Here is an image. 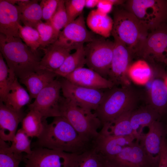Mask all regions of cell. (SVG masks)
<instances>
[{
  "mask_svg": "<svg viewBox=\"0 0 167 167\" xmlns=\"http://www.w3.org/2000/svg\"><path fill=\"white\" fill-rule=\"evenodd\" d=\"M43 129L32 148L43 147L71 154H79L94 148L95 143L81 136L64 117L54 118L48 123L43 118Z\"/></svg>",
  "mask_w": 167,
  "mask_h": 167,
  "instance_id": "cell-1",
  "label": "cell"
},
{
  "mask_svg": "<svg viewBox=\"0 0 167 167\" xmlns=\"http://www.w3.org/2000/svg\"><path fill=\"white\" fill-rule=\"evenodd\" d=\"M0 50L9 69L21 79L39 70L41 60L20 37L10 38L0 33Z\"/></svg>",
  "mask_w": 167,
  "mask_h": 167,
  "instance_id": "cell-2",
  "label": "cell"
},
{
  "mask_svg": "<svg viewBox=\"0 0 167 167\" xmlns=\"http://www.w3.org/2000/svg\"><path fill=\"white\" fill-rule=\"evenodd\" d=\"M138 99L130 85L114 86L104 92L101 102L94 112L103 125L112 122L123 113L135 109Z\"/></svg>",
  "mask_w": 167,
  "mask_h": 167,
  "instance_id": "cell-3",
  "label": "cell"
},
{
  "mask_svg": "<svg viewBox=\"0 0 167 167\" xmlns=\"http://www.w3.org/2000/svg\"><path fill=\"white\" fill-rule=\"evenodd\" d=\"M59 110L61 116L66 119L81 136L95 143L100 135L98 130L102 125L93 112L63 96L60 100Z\"/></svg>",
  "mask_w": 167,
  "mask_h": 167,
  "instance_id": "cell-4",
  "label": "cell"
},
{
  "mask_svg": "<svg viewBox=\"0 0 167 167\" xmlns=\"http://www.w3.org/2000/svg\"><path fill=\"white\" fill-rule=\"evenodd\" d=\"M111 34L114 39L124 44L133 54L148 34L137 18L126 9H117L113 13Z\"/></svg>",
  "mask_w": 167,
  "mask_h": 167,
  "instance_id": "cell-5",
  "label": "cell"
},
{
  "mask_svg": "<svg viewBox=\"0 0 167 167\" xmlns=\"http://www.w3.org/2000/svg\"><path fill=\"white\" fill-rule=\"evenodd\" d=\"M125 6L148 32L159 28L167 18L166 0H129Z\"/></svg>",
  "mask_w": 167,
  "mask_h": 167,
  "instance_id": "cell-6",
  "label": "cell"
},
{
  "mask_svg": "<svg viewBox=\"0 0 167 167\" xmlns=\"http://www.w3.org/2000/svg\"><path fill=\"white\" fill-rule=\"evenodd\" d=\"M114 42L97 36L84 46L86 64L89 68L108 79L112 59Z\"/></svg>",
  "mask_w": 167,
  "mask_h": 167,
  "instance_id": "cell-7",
  "label": "cell"
},
{
  "mask_svg": "<svg viewBox=\"0 0 167 167\" xmlns=\"http://www.w3.org/2000/svg\"><path fill=\"white\" fill-rule=\"evenodd\" d=\"M62 78L59 81L64 97L86 109L94 112L96 109L104 95L102 90L79 86Z\"/></svg>",
  "mask_w": 167,
  "mask_h": 167,
  "instance_id": "cell-8",
  "label": "cell"
},
{
  "mask_svg": "<svg viewBox=\"0 0 167 167\" xmlns=\"http://www.w3.org/2000/svg\"><path fill=\"white\" fill-rule=\"evenodd\" d=\"M61 90L59 80L55 79L38 93L34 102L28 105V109L38 112L43 118L61 116Z\"/></svg>",
  "mask_w": 167,
  "mask_h": 167,
  "instance_id": "cell-9",
  "label": "cell"
},
{
  "mask_svg": "<svg viewBox=\"0 0 167 167\" xmlns=\"http://www.w3.org/2000/svg\"><path fill=\"white\" fill-rule=\"evenodd\" d=\"M135 53L145 59L151 58L167 65V26L164 24L148 33Z\"/></svg>",
  "mask_w": 167,
  "mask_h": 167,
  "instance_id": "cell-10",
  "label": "cell"
},
{
  "mask_svg": "<svg viewBox=\"0 0 167 167\" xmlns=\"http://www.w3.org/2000/svg\"><path fill=\"white\" fill-rule=\"evenodd\" d=\"M97 36L88 30L82 13L64 28L55 42L71 51L84 46V43L90 42Z\"/></svg>",
  "mask_w": 167,
  "mask_h": 167,
  "instance_id": "cell-11",
  "label": "cell"
},
{
  "mask_svg": "<svg viewBox=\"0 0 167 167\" xmlns=\"http://www.w3.org/2000/svg\"><path fill=\"white\" fill-rule=\"evenodd\" d=\"M113 55L108 79L115 86L130 85L128 71L130 66L131 50L119 41L114 39Z\"/></svg>",
  "mask_w": 167,
  "mask_h": 167,
  "instance_id": "cell-12",
  "label": "cell"
},
{
  "mask_svg": "<svg viewBox=\"0 0 167 167\" xmlns=\"http://www.w3.org/2000/svg\"><path fill=\"white\" fill-rule=\"evenodd\" d=\"M71 153L43 147H35L23 156L24 167H69Z\"/></svg>",
  "mask_w": 167,
  "mask_h": 167,
  "instance_id": "cell-13",
  "label": "cell"
},
{
  "mask_svg": "<svg viewBox=\"0 0 167 167\" xmlns=\"http://www.w3.org/2000/svg\"><path fill=\"white\" fill-rule=\"evenodd\" d=\"M148 127L146 134H143L139 141L153 167L158 166L160 159L162 139L165 131L158 121H155Z\"/></svg>",
  "mask_w": 167,
  "mask_h": 167,
  "instance_id": "cell-14",
  "label": "cell"
},
{
  "mask_svg": "<svg viewBox=\"0 0 167 167\" xmlns=\"http://www.w3.org/2000/svg\"><path fill=\"white\" fill-rule=\"evenodd\" d=\"M106 160L112 164L122 166L153 167L139 141L136 140L124 147L114 157Z\"/></svg>",
  "mask_w": 167,
  "mask_h": 167,
  "instance_id": "cell-15",
  "label": "cell"
},
{
  "mask_svg": "<svg viewBox=\"0 0 167 167\" xmlns=\"http://www.w3.org/2000/svg\"><path fill=\"white\" fill-rule=\"evenodd\" d=\"M20 10L7 0H0V32L6 37H20Z\"/></svg>",
  "mask_w": 167,
  "mask_h": 167,
  "instance_id": "cell-16",
  "label": "cell"
},
{
  "mask_svg": "<svg viewBox=\"0 0 167 167\" xmlns=\"http://www.w3.org/2000/svg\"><path fill=\"white\" fill-rule=\"evenodd\" d=\"M71 82L78 85L92 89H108L115 85L108 79L89 68H79L65 78Z\"/></svg>",
  "mask_w": 167,
  "mask_h": 167,
  "instance_id": "cell-17",
  "label": "cell"
},
{
  "mask_svg": "<svg viewBox=\"0 0 167 167\" xmlns=\"http://www.w3.org/2000/svg\"><path fill=\"white\" fill-rule=\"evenodd\" d=\"M25 116L22 109L16 110L0 101V139L12 142Z\"/></svg>",
  "mask_w": 167,
  "mask_h": 167,
  "instance_id": "cell-18",
  "label": "cell"
},
{
  "mask_svg": "<svg viewBox=\"0 0 167 167\" xmlns=\"http://www.w3.org/2000/svg\"><path fill=\"white\" fill-rule=\"evenodd\" d=\"M135 140L136 139L133 136H112L100 134L95 141L94 148L106 160H109L119 153L124 147L133 143Z\"/></svg>",
  "mask_w": 167,
  "mask_h": 167,
  "instance_id": "cell-19",
  "label": "cell"
},
{
  "mask_svg": "<svg viewBox=\"0 0 167 167\" xmlns=\"http://www.w3.org/2000/svg\"><path fill=\"white\" fill-rule=\"evenodd\" d=\"M160 116L149 104L134 109L131 113L130 122L136 140L139 141L145 127H148L155 121L158 120Z\"/></svg>",
  "mask_w": 167,
  "mask_h": 167,
  "instance_id": "cell-20",
  "label": "cell"
},
{
  "mask_svg": "<svg viewBox=\"0 0 167 167\" xmlns=\"http://www.w3.org/2000/svg\"><path fill=\"white\" fill-rule=\"evenodd\" d=\"M44 55L39 63V69L54 72L62 65L71 51L55 42L42 49Z\"/></svg>",
  "mask_w": 167,
  "mask_h": 167,
  "instance_id": "cell-21",
  "label": "cell"
},
{
  "mask_svg": "<svg viewBox=\"0 0 167 167\" xmlns=\"http://www.w3.org/2000/svg\"><path fill=\"white\" fill-rule=\"evenodd\" d=\"M57 76L54 72L39 69L19 79L28 91L31 98L35 99L38 93Z\"/></svg>",
  "mask_w": 167,
  "mask_h": 167,
  "instance_id": "cell-22",
  "label": "cell"
},
{
  "mask_svg": "<svg viewBox=\"0 0 167 167\" xmlns=\"http://www.w3.org/2000/svg\"><path fill=\"white\" fill-rule=\"evenodd\" d=\"M133 110L125 112L112 122L103 125L100 134L105 135L135 137L130 122L131 115Z\"/></svg>",
  "mask_w": 167,
  "mask_h": 167,
  "instance_id": "cell-23",
  "label": "cell"
},
{
  "mask_svg": "<svg viewBox=\"0 0 167 167\" xmlns=\"http://www.w3.org/2000/svg\"><path fill=\"white\" fill-rule=\"evenodd\" d=\"M86 23L89 28L95 34L106 38L111 34L113 20L108 15L102 13L96 9L89 13Z\"/></svg>",
  "mask_w": 167,
  "mask_h": 167,
  "instance_id": "cell-24",
  "label": "cell"
},
{
  "mask_svg": "<svg viewBox=\"0 0 167 167\" xmlns=\"http://www.w3.org/2000/svg\"><path fill=\"white\" fill-rule=\"evenodd\" d=\"M149 105L161 116L167 108V85L165 80L156 78L152 81L150 91Z\"/></svg>",
  "mask_w": 167,
  "mask_h": 167,
  "instance_id": "cell-25",
  "label": "cell"
},
{
  "mask_svg": "<svg viewBox=\"0 0 167 167\" xmlns=\"http://www.w3.org/2000/svg\"><path fill=\"white\" fill-rule=\"evenodd\" d=\"M106 159L95 148L79 154H72L69 167H104Z\"/></svg>",
  "mask_w": 167,
  "mask_h": 167,
  "instance_id": "cell-26",
  "label": "cell"
},
{
  "mask_svg": "<svg viewBox=\"0 0 167 167\" xmlns=\"http://www.w3.org/2000/svg\"><path fill=\"white\" fill-rule=\"evenodd\" d=\"M16 77L3 103L17 110L28 104L31 99L29 93L20 85Z\"/></svg>",
  "mask_w": 167,
  "mask_h": 167,
  "instance_id": "cell-27",
  "label": "cell"
},
{
  "mask_svg": "<svg viewBox=\"0 0 167 167\" xmlns=\"http://www.w3.org/2000/svg\"><path fill=\"white\" fill-rule=\"evenodd\" d=\"M75 50L66 58L62 65L55 71L57 76L65 78L75 70L84 67L86 64L84 45Z\"/></svg>",
  "mask_w": 167,
  "mask_h": 167,
  "instance_id": "cell-28",
  "label": "cell"
},
{
  "mask_svg": "<svg viewBox=\"0 0 167 167\" xmlns=\"http://www.w3.org/2000/svg\"><path fill=\"white\" fill-rule=\"evenodd\" d=\"M38 1L30 0L26 5L19 6L20 21L24 26L35 28L42 18L41 7Z\"/></svg>",
  "mask_w": 167,
  "mask_h": 167,
  "instance_id": "cell-29",
  "label": "cell"
},
{
  "mask_svg": "<svg viewBox=\"0 0 167 167\" xmlns=\"http://www.w3.org/2000/svg\"><path fill=\"white\" fill-rule=\"evenodd\" d=\"M22 123V129L29 137L37 138L42 131L43 117L37 111L29 110Z\"/></svg>",
  "mask_w": 167,
  "mask_h": 167,
  "instance_id": "cell-30",
  "label": "cell"
},
{
  "mask_svg": "<svg viewBox=\"0 0 167 167\" xmlns=\"http://www.w3.org/2000/svg\"><path fill=\"white\" fill-rule=\"evenodd\" d=\"M10 70L0 53V101L3 102L9 92L12 84L16 77Z\"/></svg>",
  "mask_w": 167,
  "mask_h": 167,
  "instance_id": "cell-31",
  "label": "cell"
},
{
  "mask_svg": "<svg viewBox=\"0 0 167 167\" xmlns=\"http://www.w3.org/2000/svg\"><path fill=\"white\" fill-rule=\"evenodd\" d=\"M128 74L131 79L138 84H144L150 78L152 69L145 61L140 60L130 65Z\"/></svg>",
  "mask_w": 167,
  "mask_h": 167,
  "instance_id": "cell-32",
  "label": "cell"
},
{
  "mask_svg": "<svg viewBox=\"0 0 167 167\" xmlns=\"http://www.w3.org/2000/svg\"><path fill=\"white\" fill-rule=\"evenodd\" d=\"M29 137L22 128L16 132L11 146L9 149L12 152L17 154H21L24 152L26 154H31L32 152L31 140Z\"/></svg>",
  "mask_w": 167,
  "mask_h": 167,
  "instance_id": "cell-33",
  "label": "cell"
},
{
  "mask_svg": "<svg viewBox=\"0 0 167 167\" xmlns=\"http://www.w3.org/2000/svg\"><path fill=\"white\" fill-rule=\"evenodd\" d=\"M38 32L40 37L39 48L42 49L54 43L58 36L50 23L39 22L35 28Z\"/></svg>",
  "mask_w": 167,
  "mask_h": 167,
  "instance_id": "cell-34",
  "label": "cell"
},
{
  "mask_svg": "<svg viewBox=\"0 0 167 167\" xmlns=\"http://www.w3.org/2000/svg\"><path fill=\"white\" fill-rule=\"evenodd\" d=\"M9 147L5 141L0 139V167H19L23 155L12 152Z\"/></svg>",
  "mask_w": 167,
  "mask_h": 167,
  "instance_id": "cell-35",
  "label": "cell"
},
{
  "mask_svg": "<svg viewBox=\"0 0 167 167\" xmlns=\"http://www.w3.org/2000/svg\"><path fill=\"white\" fill-rule=\"evenodd\" d=\"M19 35L28 46L33 51L37 52V50L40 46V37L36 28L20 24L19 27Z\"/></svg>",
  "mask_w": 167,
  "mask_h": 167,
  "instance_id": "cell-36",
  "label": "cell"
},
{
  "mask_svg": "<svg viewBox=\"0 0 167 167\" xmlns=\"http://www.w3.org/2000/svg\"><path fill=\"white\" fill-rule=\"evenodd\" d=\"M67 17L66 10L65 0H59L57 9L50 23L56 34L59 36L61 30L67 25Z\"/></svg>",
  "mask_w": 167,
  "mask_h": 167,
  "instance_id": "cell-37",
  "label": "cell"
},
{
  "mask_svg": "<svg viewBox=\"0 0 167 167\" xmlns=\"http://www.w3.org/2000/svg\"><path fill=\"white\" fill-rule=\"evenodd\" d=\"M85 3V0H65L67 17V25L74 21L83 13Z\"/></svg>",
  "mask_w": 167,
  "mask_h": 167,
  "instance_id": "cell-38",
  "label": "cell"
},
{
  "mask_svg": "<svg viewBox=\"0 0 167 167\" xmlns=\"http://www.w3.org/2000/svg\"><path fill=\"white\" fill-rule=\"evenodd\" d=\"M59 0H42L40 4L42 12V19L45 22L50 20L57 7Z\"/></svg>",
  "mask_w": 167,
  "mask_h": 167,
  "instance_id": "cell-39",
  "label": "cell"
},
{
  "mask_svg": "<svg viewBox=\"0 0 167 167\" xmlns=\"http://www.w3.org/2000/svg\"><path fill=\"white\" fill-rule=\"evenodd\" d=\"M113 6L112 0H100L96 9L102 14L108 15L111 11Z\"/></svg>",
  "mask_w": 167,
  "mask_h": 167,
  "instance_id": "cell-40",
  "label": "cell"
},
{
  "mask_svg": "<svg viewBox=\"0 0 167 167\" xmlns=\"http://www.w3.org/2000/svg\"><path fill=\"white\" fill-rule=\"evenodd\" d=\"M100 0H85V7L92 8L96 6Z\"/></svg>",
  "mask_w": 167,
  "mask_h": 167,
  "instance_id": "cell-41",
  "label": "cell"
},
{
  "mask_svg": "<svg viewBox=\"0 0 167 167\" xmlns=\"http://www.w3.org/2000/svg\"><path fill=\"white\" fill-rule=\"evenodd\" d=\"M104 167H112L108 162L106 160V162Z\"/></svg>",
  "mask_w": 167,
  "mask_h": 167,
  "instance_id": "cell-42",
  "label": "cell"
},
{
  "mask_svg": "<svg viewBox=\"0 0 167 167\" xmlns=\"http://www.w3.org/2000/svg\"><path fill=\"white\" fill-rule=\"evenodd\" d=\"M109 163L110 164V165H111L112 167H124V166H120L117 165H115L114 164H112L110 162H109L108 161Z\"/></svg>",
  "mask_w": 167,
  "mask_h": 167,
  "instance_id": "cell-43",
  "label": "cell"
},
{
  "mask_svg": "<svg viewBox=\"0 0 167 167\" xmlns=\"http://www.w3.org/2000/svg\"><path fill=\"white\" fill-rule=\"evenodd\" d=\"M165 81L166 82V84L167 85V77L165 79Z\"/></svg>",
  "mask_w": 167,
  "mask_h": 167,
  "instance_id": "cell-44",
  "label": "cell"
},
{
  "mask_svg": "<svg viewBox=\"0 0 167 167\" xmlns=\"http://www.w3.org/2000/svg\"><path fill=\"white\" fill-rule=\"evenodd\" d=\"M166 130H167V128H166Z\"/></svg>",
  "mask_w": 167,
  "mask_h": 167,
  "instance_id": "cell-45",
  "label": "cell"
},
{
  "mask_svg": "<svg viewBox=\"0 0 167 167\" xmlns=\"http://www.w3.org/2000/svg\"></svg>",
  "mask_w": 167,
  "mask_h": 167,
  "instance_id": "cell-46",
  "label": "cell"
}]
</instances>
